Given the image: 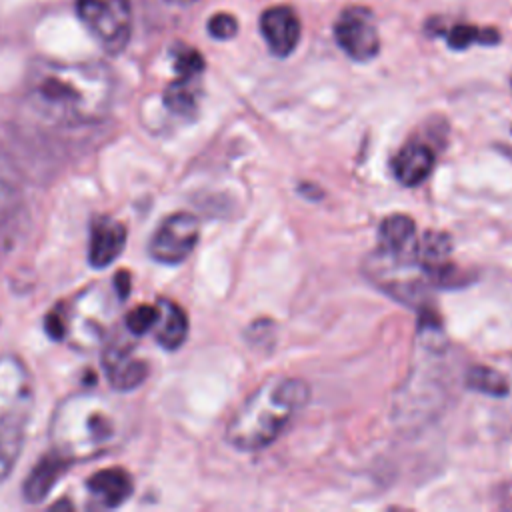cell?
<instances>
[{
	"mask_svg": "<svg viewBox=\"0 0 512 512\" xmlns=\"http://www.w3.org/2000/svg\"><path fill=\"white\" fill-rule=\"evenodd\" d=\"M34 404L28 368L16 356L0 358V424H24Z\"/></svg>",
	"mask_w": 512,
	"mask_h": 512,
	"instance_id": "52a82bcc",
	"label": "cell"
},
{
	"mask_svg": "<svg viewBox=\"0 0 512 512\" xmlns=\"http://www.w3.org/2000/svg\"><path fill=\"white\" fill-rule=\"evenodd\" d=\"M64 340L72 348L90 350L106 338L110 324V298L102 286H90L64 312Z\"/></svg>",
	"mask_w": 512,
	"mask_h": 512,
	"instance_id": "5b68a950",
	"label": "cell"
},
{
	"mask_svg": "<svg viewBox=\"0 0 512 512\" xmlns=\"http://www.w3.org/2000/svg\"><path fill=\"white\" fill-rule=\"evenodd\" d=\"M168 2H174V4H190V2H196V0H168Z\"/></svg>",
	"mask_w": 512,
	"mask_h": 512,
	"instance_id": "484cf974",
	"label": "cell"
},
{
	"mask_svg": "<svg viewBox=\"0 0 512 512\" xmlns=\"http://www.w3.org/2000/svg\"><path fill=\"white\" fill-rule=\"evenodd\" d=\"M466 386L472 390H478L482 394H490V396H504L508 394V382L506 378L486 366H474L466 372Z\"/></svg>",
	"mask_w": 512,
	"mask_h": 512,
	"instance_id": "ffe728a7",
	"label": "cell"
},
{
	"mask_svg": "<svg viewBox=\"0 0 512 512\" xmlns=\"http://www.w3.org/2000/svg\"><path fill=\"white\" fill-rule=\"evenodd\" d=\"M238 30V24H236V18L226 14V12H220V14H214L210 20H208V32L212 38L216 40H228L236 34Z\"/></svg>",
	"mask_w": 512,
	"mask_h": 512,
	"instance_id": "cb8c5ba5",
	"label": "cell"
},
{
	"mask_svg": "<svg viewBox=\"0 0 512 512\" xmlns=\"http://www.w3.org/2000/svg\"><path fill=\"white\" fill-rule=\"evenodd\" d=\"M126 226L112 216H96L90 224L88 262L94 268L110 266L126 246Z\"/></svg>",
	"mask_w": 512,
	"mask_h": 512,
	"instance_id": "8fae6325",
	"label": "cell"
},
{
	"mask_svg": "<svg viewBox=\"0 0 512 512\" xmlns=\"http://www.w3.org/2000/svg\"><path fill=\"white\" fill-rule=\"evenodd\" d=\"M446 38H448V44L456 50H462L474 42H484V44L498 42V34L494 30H480L476 26H466V24L454 26Z\"/></svg>",
	"mask_w": 512,
	"mask_h": 512,
	"instance_id": "44dd1931",
	"label": "cell"
},
{
	"mask_svg": "<svg viewBox=\"0 0 512 512\" xmlns=\"http://www.w3.org/2000/svg\"><path fill=\"white\" fill-rule=\"evenodd\" d=\"M76 14L108 54L122 52L130 42L132 10L128 0H76Z\"/></svg>",
	"mask_w": 512,
	"mask_h": 512,
	"instance_id": "277c9868",
	"label": "cell"
},
{
	"mask_svg": "<svg viewBox=\"0 0 512 512\" xmlns=\"http://www.w3.org/2000/svg\"><path fill=\"white\" fill-rule=\"evenodd\" d=\"M24 96L46 122L80 128L102 122L112 106L114 78L102 62H32Z\"/></svg>",
	"mask_w": 512,
	"mask_h": 512,
	"instance_id": "6da1fadb",
	"label": "cell"
},
{
	"mask_svg": "<svg viewBox=\"0 0 512 512\" xmlns=\"http://www.w3.org/2000/svg\"><path fill=\"white\" fill-rule=\"evenodd\" d=\"M200 238V222L190 212H174L160 222L148 242L152 260L174 266L184 262L196 248Z\"/></svg>",
	"mask_w": 512,
	"mask_h": 512,
	"instance_id": "8992f818",
	"label": "cell"
},
{
	"mask_svg": "<svg viewBox=\"0 0 512 512\" xmlns=\"http://www.w3.org/2000/svg\"><path fill=\"white\" fill-rule=\"evenodd\" d=\"M338 46L358 62L372 60L380 50L374 14L364 6H348L340 12L334 24Z\"/></svg>",
	"mask_w": 512,
	"mask_h": 512,
	"instance_id": "ba28073f",
	"label": "cell"
},
{
	"mask_svg": "<svg viewBox=\"0 0 512 512\" xmlns=\"http://www.w3.org/2000/svg\"><path fill=\"white\" fill-rule=\"evenodd\" d=\"M126 430L128 418L124 410L94 392L66 396L48 424L52 450L70 464L108 454L124 442Z\"/></svg>",
	"mask_w": 512,
	"mask_h": 512,
	"instance_id": "7a4b0ae2",
	"label": "cell"
},
{
	"mask_svg": "<svg viewBox=\"0 0 512 512\" xmlns=\"http://www.w3.org/2000/svg\"><path fill=\"white\" fill-rule=\"evenodd\" d=\"M24 428V424H0V482L12 472L20 456Z\"/></svg>",
	"mask_w": 512,
	"mask_h": 512,
	"instance_id": "d6986e66",
	"label": "cell"
},
{
	"mask_svg": "<svg viewBox=\"0 0 512 512\" xmlns=\"http://www.w3.org/2000/svg\"><path fill=\"white\" fill-rule=\"evenodd\" d=\"M102 368L116 392L136 390L148 376V364L136 354V346L128 338H116L104 346Z\"/></svg>",
	"mask_w": 512,
	"mask_h": 512,
	"instance_id": "9c48e42d",
	"label": "cell"
},
{
	"mask_svg": "<svg viewBox=\"0 0 512 512\" xmlns=\"http://www.w3.org/2000/svg\"><path fill=\"white\" fill-rule=\"evenodd\" d=\"M310 386L300 378H278L260 384L232 414L226 440L242 452L270 446L306 406Z\"/></svg>",
	"mask_w": 512,
	"mask_h": 512,
	"instance_id": "3957f363",
	"label": "cell"
},
{
	"mask_svg": "<svg viewBox=\"0 0 512 512\" xmlns=\"http://www.w3.org/2000/svg\"><path fill=\"white\" fill-rule=\"evenodd\" d=\"M68 466L70 462L64 456H60L56 450H50L48 454H44L24 478V484H22L24 500L32 504L42 502L54 490V486L58 484V480L62 478Z\"/></svg>",
	"mask_w": 512,
	"mask_h": 512,
	"instance_id": "5bb4252c",
	"label": "cell"
},
{
	"mask_svg": "<svg viewBox=\"0 0 512 512\" xmlns=\"http://www.w3.org/2000/svg\"><path fill=\"white\" fill-rule=\"evenodd\" d=\"M158 320V304H140L126 316V330L130 336H144L152 332Z\"/></svg>",
	"mask_w": 512,
	"mask_h": 512,
	"instance_id": "7402d4cb",
	"label": "cell"
},
{
	"mask_svg": "<svg viewBox=\"0 0 512 512\" xmlns=\"http://www.w3.org/2000/svg\"><path fill=\"white\" fill-rule=\"evenodd\" d=\"M262 36L276 56H288L294 52L300 40V20L288 6H272L260 16Z\"/></svg>",
	"mask_w": 512,
	"mask_h": 512,
	"instance_id": "7c38bea8",
	"label": "cell"
},
{
	"mask_svg": "<svg viewBox=\"0 0 512 512\" xmlns=\"http://www.w3.org/2000/svg\"><path fill=\"white\" fill-rule=\"evenodd\" d=\"M158 320L152 328L156 342L168 350H178L188 336V316L186 312L172 300H158Z\"/></svg>",
	"mask_w": 512,
	"mask_h": 512,
	"instance_id": "2e32d148",
	"label": "cell"
},
{
	"mask_svg": "<svg viewBox=\"0 0 512 512\" xmlns=\"http://www.w3.org/2000/svg\"><path fill=\"white\" fill-rule=\"evenodd\" d=\"M436 164V156L430 146L420 142H410L402 146L392 158V172L396 180L404 186L422 184Z\"/></svg>",
	"mask_w": 512,
	"mask_h": 512,
	"instance_id": "9a60e30c",
	"label": "cell"
},
{
	"mask_svg": "<svg viewBox=\"0 0 512 512\" xmlns=\"http://www.w3.org/2000/svg\"><path fill=\"white\" fill-rule=\"evenodd\" d=\"M24 196L22 176L12 158L0 146V226L14 216Z\"/></svg>",
	"mask_w": 512,
	"mask_h": 512,
	"instance_id": "e0dca14e",
	"label": "cell"
},
{
	"mask_svg": "<svg viewBox=\"0 0 512 512\" xmlns=\"http://www.w3.org/2000/svg\"><path fill=\"white\" fill-rule=\"evenodd\" d=\"M378 256L388 264L416 266V226L414 220L404 214H392L382 220L378 230Z\"/></svg>",
	"mask_w": 512,
	"mask_h": 512,
	"instance_id": "30bf717a",
	"label": "cell"
},
{
	"mask_svg": "<svg viewBox=\"0 0 512 512\" xmlns=\"http://www.w3.org/2000/svg\"><path fill=\"white\" fill-rule=\"evenodd\" d=\"M114 290L118 292V298L120 300H124L128 294H130V276H128V272H124V270H120L118 274H116V278H114Z\"/></svg>",
	"mask_w": 512,
	"mask_h": 512,
	"instance_id": "d4e9b609",
	"label": "cell"
},
{
	"mask_svg": "<svg viewBox=\"0 0 512 512\" xmlns=\"http://www.w3.org/2000/svg\"><path fill=\"white\" fill-rule=\"evenodd\" d=\"M86 490L104 508L122 506L134 492V480L124 468H102L88 476Z\"/></svg>",
	"mask_w": 512,
	"mask_h": 512,
	"instance_id": "4fadbf2b",
	"label": "cell"
},
{
	"mask_svg": "<svg viewBox=\"0 0 512 512\" xmlns=\"http://www.w3.org/2000/svg\"><path fill=\"white\" fill-rule=\"evenodd\" d=\"M196 78H176L164 90V106L174 114H192L198 106V90L194 86Z\"/></svg>",
	"mask_w": 512,
	"mask_h": 512,
	"instance_id": "ac0fdd59",
	"label": "cell"
},
{
	"mask_svg": "<svg viewBox=\"0 0 512 512\" xmlns=\"http://www.w3.org/2000/svg\"><path fill=\"white\" fill-rule=\"evenodd\" d=\"M174 70L178 78H198L204 70V58L190 46L174 48Z\"/></svg>",
	"mask_w": 512,
	"mask_h": 512,
	"instance_id": "603a6c76",
	"label": "cell"
}]
</instances>
